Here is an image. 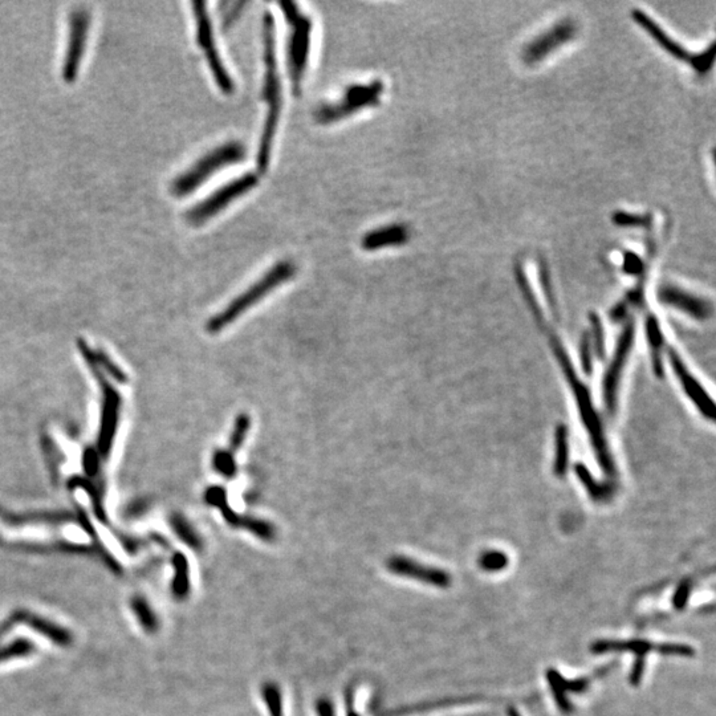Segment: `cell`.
Wrapping results in <instances>:
<instances>
[{"label": "cell", "instance_id": "6da1fadb", "mask_svg": "<svg viewBox=\"0 0 716 716\" xmlns=\"http://www.w3.org/2000/svg\"><path fill=\"white\" fill-rule=\"evenodd\" d=\"M263 40H264V63H265V75L263 85V100L267 102L268 111L264 121L262 137L259 142L256 165L260 173H265L271 155L275 138L276 129L279 124V117L281 113V85L280 77L277 73V61H276V39L275 20L274 16L267 11L263 19Z\"/></svg>", "mask_w": 716, "mask_h": 716}, {"label": "cell", "instance_id": "7a4b0ae2", "mask_svg": "<svg viewBox=\"0 0 716 716\" xmlns=\"http://www.w3.org/2000/svg\"><path fill=\"white\" fill-rule=\"evenodd\" d=\"M551 345L554 356L557 357L560 365H561V369H563L565 377H566V381H568V384H569L572 391H573L575 400L577 402L579 417H581V419L584 422V426L586 427V430H588V433L591 435V442H592L594 453L597 455V460H598V463L601 465V467H602V469L605 471L607 475H613L616 472V467H614L612 455L609 453V447H607L605 434H604L602 427H601V422H600L597 412H596V409L593 406L591 391L588 390V387L584 385L582 381L577 377L570 359L568 357V355L565 353L563 345L560 344L559 338L556 336H553V334H551Z\"/></svg>", "mask_w": 716, "mask_h": 716}, {"label": "cell", "instance_id": "3957f363", "mask_svg": "<svg viewBox=\"0 0 716 716\" xmlns=\"http://www.w3.org/2000/svg\"><path fill=\"white\" fill-rule=\"evenodd\" d=\"M296 265L290 260H281L267 271L262 279L254 283L242 295L236 296L219 313L211 317L206 324V331L217 334L226 327L231 325L239 317L244 315L251 306L259 303L268 293L275 290L281 284L290 281L296 275Z\"/></svg>", "mask_w": 716, "mask_h": 716}, {"label": "cell", "instance_id": "277c9868", "mask_svg": "<svg viewBox=\"0 0 716 716\" xmlns=\"http://www.w3.org/2000/svg\"><path fill=\"white\" fill-rule=\"evenodd\" d=\"M284 17L287 19L290 35L287 45V63L290 72V83L295 95L302 91L304 73L308 65L312 42V20L302 13L296 3L280 1L279 3Z\"/></svg>", "mask_w": 716, "mask_h": 716}, {"label": "cell", "instance_id": "5b68a950", "mask_svg": "<svg viewBox=\"0 0 716 716\" xmlns=\"http://www.w3.org/2000/svg\"><path fill=\"white\" fill-rule=\"evenodd\" d=\"M246 157V148L238 141H231L203 155L187 171L173 180L170 192L176 196H186L201 187L207 179L221 171L226 166L239 164Z\"/></svg>", "mask_w": 716, "mask_h": 716}, {"label": "cell", "instance_id": "8992f818", "mask_svg": "<svg viewBox=\"0 0 716 716\" xmlns=\"http://www.w3.org/2000/svg\"><path fill=\"white\" fill-rule=\"evenodd\" d=\"M384 89V83L380 80L369 84H353L346 88L338 101L321 105L315 113V118L318 124L324 125L344 120L357 111L378 104Z\"/></svg>", "mask_w": 716, "mask_h": 716}, {"label": "cell", "instance_id": "52a82bcc", "mask_svg": "<svg viewBox=\"0 0 716 716\" xmlns=\"http://www.w3.org/2000/svg\"><path fill=\"white\" fill-rule=\"evenodd\" d=\"M258 183L259 178L255 173H247L239 178H235L205 198L198 205L192 207L186 212V221L193 226H201L206 223L218 215L221 210L231 205L235 199L249 193L254 187L258 186Z\"/></svg>", "mask_w": 716, "mask_h": 716}, {"label": "cell", "instance_id": "ba28073f", "mask_svg": "<svg viewBox=\"0 0 716 716\" xmlns=\"http://www.w3.org/2000/svg\"><path fill=\"white\" fill-rule=\"evenodd\" d=\"M192 6L196 23V42L205 52L207 64L212 72L215 83L218 84L223 93L231 95L234 92L235 84L228 70L224 67L219 51L215 47L212 24L207 11V4L205 1H193Z\"/></svg>", "mask_w": 716, "mask_h": 716}, {"label": "cell", "instance_id": "9c48e42d", "mask_svg": "<svg viewBox=\"0 0 716 716\" xmlns=\"http://www.w3.org/2000/svg\"><path fill=\"white\" fill-rule=\"evenodd\" d=\"M205 500L207 504L217 507L221 511V516L224 522L230 527L236 529H246L249 534L258 538H262L265 543H272L277 536L275 525L270 522H265L262 519L244 516L240 513H236L230 504L227 503V494L226 490L221 485H212L207 488L205 492Z\"/></svg>", "mask_w": 716, "mask_h": 716}, {"label": "cell", "instance_id": "30bf717a", "mask_svg": "<svg viewBox=\"0 0 716 716\" xmlns=\"http://www.w3.org/2000/svg\"><path fill=\"white\" fill-rule=\"evenodd\" d=\"M634 337H635V325H634V321H630L621 333L612 364L609 365L605 378H604V400H605L606 407H607L609 413H613L617 406L621 375L625 369L628 357L632 352Z\"/></svg>", "mask_w": 716, "mask_h": 716}, {"label": "cell", "instance_id": "8fae6325", "mask_svg": "<svg viewBox=\"0 0 716 716\" xmlns=\"http://www.w3.org/2000/svg\"><path fill=\"white\" fill-rule=\"evenodd\" d=\"M386 569L402 579H415L435 588H447L450 586L451 577L450 575L435 566L422 564L412 557L394 554L386 560Z\"/></svg>", "mask_w": 716, "mask_h": 716}, {"label": "cell", "instance_id": "7c38bea8", "mask_svg": "<svg viewBox=\"0 0 716 716\" xmlns=\"http://www.w3.org/2000/svg\"><path fill=\"white\" fill-rule=\"evenodd\" d=\"M577 28L573 22L563 20L544 33L538 35L528 42L522 51V57L527 64H535L551 55L553 51L561 48L576 36Z\"/></svg>", "mask_w": 716, "mask_h": 716}, {"label": "cell", "instance_id": "4fadbf2b", "mask_svg": "<svg viewBox=\"0 0 716 716\" xmlns=\"http://www.w3.org/2000/svg\"><path fill=\"white\" fill-rule=\"evenodd\" d=\"M89 28V13L86 10H75L70 15L69 23L68 48L65 52L63 77L65 81H73L77 76L79 67L83 59L85 42Z\"/></svg>", "mask_w": 716, "mask_h": 716}, {"label": "cell", "instance_id": "5bb4252c", "mask_svg": "<svg viewBox=\"0 0 716 716\" xmlns=\"http://www.w3.org/2000/svg\"><path fill=\"white\" fill-rule=\"evenodd\" d=\"M669 359L671 368L674 371L682 387L685 389L687 397L694 402V405L699 409V412L708 419L715 418V405L713 398L707 394L702 385L691 375L689 369L679 357L674 349H669Z\"/></svg>", "mask_w": 716, "mask_h": 716}, {"label": "cell", "instance_id": "9a60e30c", "mask_svg": "<svg viewBox=\"0 0 716 716\" xmlns=\"http://www.w3.org/2000/svg\"><path fill=\"white\" fill-rule=\"evenodd\" d=\"M660 302L679 309L696 320H706L711 315L713 306L707 300L695 296L687 290H680L673 284H664L658 290Z\"/></svg>", "mask_w": 716, "mask_h": 716}, {"label": "cell", "instance_id": "2e32d148", "mask_svg": "<svg viewBox=\"0 0 716 716\" xmlns=\"http://www.w3.org/2000/svg\"><path fill=\"white\" fill-rule=\"evenodd\" d=\"M410 238L409 228L405 224H390L364 235L361 247L365 251H377L393 246H402Z\"/></svg>", "mask_w": 716, "mask_h": 716}, {"label": "cell", "instance_id": "e0dca14e", "mask_svg": "<svg viewBox=\"0 0 716 716\" xmlns=\"http://www.w3.org/2000/svg\"><path fill=\"white\" fill-rule=\"evenodd\" d=\"M633 17L635 23H638L641 27L644 28L666 52H669L670 55L674 56L679 60H687L690 64H692L694 55H691L689 51H686L680 44L674 42L664 31H662V28L653 19L648 17V15L639 10H634Z\"/></svg>", "mask_w": 716, "mask_h": 716}, {"label": "cell", "instance_id": "ac0fdd59", "mask_svg": "<svg viewBox=\"0 0 716 716\" xmlns=\"http://www.w3.org/2000/svg\"><path fill=\"white\" fill-rule=\"evenodd\" d=\"M569 465V431L564 423H560L554 431V462L553 472L559 478H564Z\"/></svg>", "mask_w": 716, "mask_h": 716}, {"label": "cell", "instance_id": "d6986e66", "mask_svg": "<svg viewBox=\"0 0 716 716\" xmlns=\"http://www.w3.org/2000/svg\"><path fill=\"white\" fill-rule=\"evenodd\" d=\"M646 334L648 345L651 349L653 358V369L658 377H663V364H662V349H663V334H662L660 322L655 316L648 317L646 320Z\"/></svg>", "mask_w": 716, "mask_h": 716}, {"label": "cell", "instance_id": "ffe728a7", "mask_svg": "<svg viewBox=\"0 0 716 716\" xmlns=\"http://www.w3.org/2000/svg\"><path fill=\"white\" fill-rule=\"evenodd\" d=\"M174 565V581H173V592L177 598H185L190 589V572L187 559L182 553H176L173 559Z\"/></svg>", "mask_w": 716, "mask_h": 716}, {"label": "cell", "instance_id": "44dd1931", "mask_svg": "<svg viewBox=\"0 0 716 716\" xmlns=\"http://www.w3.org/2000/svg\"><path fill=\"white\" fill-rule=\"evenodd\" d=\"M132 610L134 612L136 617H137L138 622L141 623V626L149 632V633H155L158 629H159V621L158 617L155 614V612L153 610L150 604L142 598V597H134L132 600Z\"/></svg>", "mask_w": 716, "mask_h": 716}, {"label": "cell", "instance_id": "7402d4cb", "mask_svg": "<svg viewBox=\"0 0 716 716\" xmlns=\"http://www.w3.org/2000/svg\"><path fill=\"white\" fill-rule=\"evenodd\" d=\"M171 525L178 535L179 538L187 544L194 551H201L203 548V540L198 535V532L193 528V525L189 523L185 517L180 515H174L171 517Z\"/></svg>", "mask_w": 716, "mask_h": 716}, {"label": "cell", "instance_id": "603a6c76", "mask_svg": "<svg viewBox=\"0 0 716 716\" xmlns=\"http://www.w3.org/2000/svg\"><path fill=\"white\" fill-rule=\"evenodd\" d=\"M263 702L267 707L268 715L284 716L283 692L274 682H267L262 686Z\"/></svg>", "mask_w": 716, "mask_h": 716}, {"label": "cell", "instance_id": "cb8c5ba5", "mask_svg": "<svg viewBox=\"0 0 716 716\" xmlns=\"http://www.w3.org/2000/svg\"><path fill=\"white\" fill-rule=\"evenodd\" d=\"M575 469H576V474H577L579 481L585 485L589 495L592 496L594 500L600 501V500H604L610 496V488L597 482L593 478L592 474L589 472V469H586L584 465H581V463L576 465Z\"/></svg>", "mask_w": 716, "mask_h": 716}, {"label": "cell", "instance_id": "d4e9b609", "mask_svg": "<svg viewBox=\"0 0 716 716\" xmlns=\"http://www.w3.org/2000/svg\"><path fill=\"white\" fill-rule=\"evenodd\" d=\"M212 467L226 479H234L238 474V466L234 454L228 450H217L212 455Z\"/></svg>", "mask_w": 716, "mask_h": 716}, {"label": "cell", "instance_id": "484cf974", "mask_svg": "<svg viewBox=\"0 0 716 716\" xmlns=\"http://www.w3.org/2000/svg\"><path fill=\"white\" fill-rule=\"evenodd\" d=\"M251 428V417L246 413L239 414L235 419L234 428H233V433H231V437H230V453L234 454L235 451H238L243 442L246 441L247 438L248 431Z\"/></svg>", "mask_w": 716, "mask_h": 716}, {"label": "cell", "instance_id": "4316f807", "mask_svg": "<svg viewBox=\"0 0 716 716\" xmlns=\"http://www.w3.org/2000/svg\"><path fill=\"white\" fill-rule=\"evenodd\" d=\"M479 564H481L483 569H485V570L495 572V570H500V569L506 568L507 564H508V559H507V556H506L504 553H501V552L490 551L481 556V559H479Z\"/></svg>", "mask_w": 716, "mask_h": 716}, {"label": "cell", "instance_id": "83f0119b", "mask_svg": "<svg viewBox=\"0 0 716 716\" xmlns=\"http://www.w3.org/2000/svg\"><path fill=\"white\" fill-rule=\"evenodd\" d=\"M591 324H592L593 337H594V346L597 350V355L601 358L605 357V332L600 317L592 313L591 315Z\"/></svg>", "mask_w": 716, "mask_h": 716}, {"label": "cell", "instance_id": "f1b7e54d", "mask_svg": "<svg viewBox=\"0 0 716 716\" xmlns=\"http://www.w3.org/2000/svg\"><path fill=\"white\" fill-rule=\"evenodd\" d=\"M579 357H581V366L585 374H592V341L589 333H585L582 336L581 344H579Z\"/></svg>", "mask_w": 716, "mask_h": 716}, {"label": "cell", "instance_id": "f546056e", "mask_svg": "<svg viewBox=\"0 0 716 716\" xmlns=\"http://www.w3.org/2000/svg\"><path fill=\"white\" fill-rule=\"evenodd\" d=\"M230 6H231V8L227 10L224 15H223V28L224 29L231 27L235 22L239 19L243 8L247 6V1H235V3L230 4Z\"/></svg>", "mask_w": 716, "mask_h": 716}, {"label": "cell", "instance_id": "4dcf8cb0", "mask_svg": "<svg viewBox=\"0 0 716 716\" xmlns=\"http://www.w3.org/2000/svg\"><path fill=\"white\" fill-rule=\"evenodd\" d=\"M316 716H337L336 707L329 698L321 696L317 699Z\"/></svg>", "mask_w": 716, "mask_h": 716}, {"label": "cell", "instance_id": "1f68e13d", "mask_svg": "<svg viewBox=\"0 0 716 716\" xmlns=\"http://www.w3.org/2000/svg\"><path fill=\"white\" fill-rule=\"evenodd\" d=\"M614 221L620 226H644L645 224V218L642 217H638V215H629V214H625V212H618L617 215H614Z\"/></svg>", "mask_w": 716, "mask_h": 716}]
</instances>
